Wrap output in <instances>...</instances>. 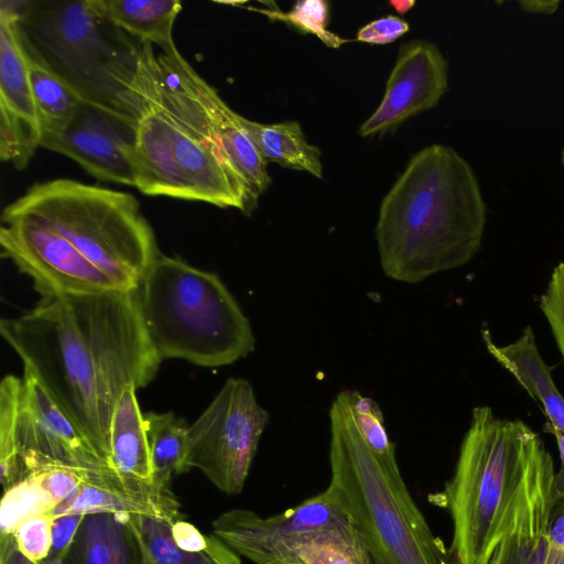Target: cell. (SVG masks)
<instances>
[{
    "mask_svg": "<svg viewBox=\"0 0 564 564\" xmlns=\"http://www.w3.org/2000/svg\"><path fill=\"white\" fill-rule=\"evenodd\" d=\"M19 12L22 35L84 102L134 127L140 43L108 19L102 0L19 2Z\"/></svg>",
    "mask_w": 564,
    "mask_h": 564,
    "instance_id": "5b68a950",
    "label": "cell"
},
{
    "mask_svg": "<svg viewBox=\"0 0 564 564\" xmlns=\"http://www.w3.org/2000/svg\"><path fill=\"white\" fill-rule=\"evenodd\" d=\"M0 564H39L26 558L18 549L13 534L0 535Z\"/></svg>",
    "mask_w": 564,
    "mask_h": 564,
    "instance_id": "8d00e7d4",
    "label": "cell"
},
{
    "mask_svg": "<svg viewBox=\"0 0 564 564\" xmlns=\"http://www.w3.org/2000/svg\"><path fill=\"white\" fill-rule=\"evenodd\" d=\"M242 124L265 163L274 162L323 177L321 151L306 141L297 121L260 123L242 117Z\"/></svg>",
    "mask_w": 564,
    "mask_h": 564,
    "instance_id": "cb8c5ba5",
    "label": "cell"
},
{
    "mask_svg": "<svg viewBox=\"0 0 564 564\" xmlns=\"http://www.w3.org/2000/svg\"><path fill=\"white\" fill-rule=\"evenodd\" d=\"M172 538L177 546L189 552H199L207 547L210 534H203L183 518L171 525Z\"/></svg>",
    "mask_w": 564,
    "mask_h": 564,
    "instance_id": "d590c367",
    "label": "cell"
},
{
    "mask_svg": "<svg viewBox=\"0 0 564 564\" xmlns=\"http://www.w3.org/2000/svg\"><path fill=\"white\" fill-rule=\"evenodd\" d=\"M482 339L489 354L506 368L524 390L543 408L549 422L545 431L564 433V398L552 379V368L542 359L530 326L512 344L498 346L488 329Z\"/></svg>",
    "mask_w": 564,
    "mask_h": 564,
    "instance_id": "d6986e66",
    "label": "cell"
},
{
    "mask_svg": "<svg viewBox=\"0 0 564 564\" xmlns=\"http://www.w3.org/2000/svg\"><path fill=\"white\" fill-rule=\"evenodd\" d=\"M56 507L57 502L54 498L34 476L29 475L3 490L0 506V535L13 534L23 521L41 514H52Z\"/></svg>",
    "mask_w": 564,
    "mask_h": 564,
    "instance_id": "83f0119b",
    "label": "cell"
},
{
    "mask_svg": "<svg viewBox=\"0 0 564 564\" xmlns=\"http://www.w3.org/2000/svg\"><path fill=\"white\" fill-rule=\"evenodd\" d=\"M489 564H499V552H498L497 549H496V551L494 553V556H492V558H491Z\"/></svg>",
    "mask_w": 564,
    "mask_h": 564,
    "instance_id": "ee69618b",
    "label": "cell"
},
{
    "mask_svg": "<svg viewBox=\"0 0 564 564\" xmlns=\"http://www.w3.org/2000/svg\"><path fill=\"white\" fill-rule=\"evenodd\" d=\"M345 393L354 424L369 447L381 455L395 451L378 403L358 391L345 390Z\"/></svg>",
    "mask_w": 564,
    "mask_h": 564,
    "instance_id": "f1b7e54d",
    "label": "cell"
},
{
    "mask_svg": "<svg viewBox=\"0 0 564 564\" xmlns=\"http://www.w3.org/2000/svg\"><path fill=\"white\" fill-rule=\"evenodd\" d=\"M18 440L28 476L47 465H63L88 473L99 486L124 489L108 462L26 369L22 377Z\"/></svg>",
    "mask_w": 564,
    "mask_h": 564,
    "instance_id": "7c38bea8",
    "label": "cell"
},
{
    "mask_svg": "<svg viewBox=\"0 0 564 564\" xmlns=\"http://www.w3.org/2000/svg\"><path fill=\"white\" fill-rule=\"evenodd\" d=\"M137 100L127 154L134 187L148 196L198 200L246 213L243 191L218 155L153 101Z\"/></svg>",
    "mask_w": 564,
    "mask_h": 564,
    "instance_id": "9c48e42d",
    "label": "cell"
},
{
    "mask_svg": "<svg viewBox=\"0 0 564 564\" xmlns=\"http://www.w3.org/2000/svg\"><path fill=\"white\" fill-rule=\"evenodd\" d=\"M448 88V65L438 47L424 40L404 43L389 75L384 95L360 126L361 137L383 133L435 107Z\"/></svg>",
    "mask_w": 564,
    "mask_h": 564,
    "instance_id": "9a60e30c",
    "label": "cell"
},
{
    "mask_svg": "<svg viewBox=\"0 0 564 564\" xmlns=\"http://www.w3.org/2000/svg\"><path fill=\"white\" fill-rule=\"evenodd\" d=\"M22 379L7 375L0 383V476L3 490L28 477L18 440Z\"/></svg>",
    "mask_w": 564,
    "mask_h": 564,
    "instance_id": "4316f807",
    "label": "cell"
},
{
    "mask_svg": "<svg viewBox=\"0 0 564 564\" xmlns=\"http://www.w3.org/2000/svg\"><path fill=\"white\" fill-rule=\"evenodd\" d=\"M554 464L540 440L528 465L506 532L497 547L499 564H546L556 505Z\"/></svg>",
    "mask_w": 564,
    "mask_h": 564,
    "instance_id": "2e32d148",
    "label": "cell"
},
{
    "mask_svg": "<svg viewBox=\"0 0 564 564\" xmlns=\"http://www.w3.org/2000/svg\"><path fill=\"white\" fill-rule=\"evenodd\" d=\"M332 486L372 564H459L434 534L399 468L395 451L378 454L356 429L345 391L329 410Z\"/></svg>",
    "mask_w": 564,
    "mask_h": 564,
    "instance_id": "7a4b0ae2",
    "label": "cell"
},
{
    "mask_svg": "<svg viewBox=\"0 0 564 564\" xmlns=\"http://www.w3.org/2000/svg\"><path fill=\"white\" fill-rule=\"evenodd\" d=\"M550 433L555 436L561 459V467L554 476V491L556 501H558L564 498V433L557 430H551Z\"/></svg>",
    "mask_w": 564,
    "mask_h": 564,
    "instance_id": "f35d334b",
    "label": "cell"
},
{
    "mask_svg": "<svg viewBox=\"0 0 564 564\" xmlns=\"http://www.w3.org/2000/svg\"><path fill=\"white\" fill-rule=\"evenodd\" d=\"M129 513L85 514L66 554L69 564H141Z\"/></svg>",
    "mask_w": 564,
    "mask_h": 564,
    "instance_id": "ffe728a7",
    "label": "cell"
},
{
    "mask_svg": "<svg viewBox=\"0 0 564 564\" xmlns=\"http://www.w3.org/2000/svg\"><path fill=\"white\" fill-rule=\"evenodd\" d=\"M83 518V514H64L54 518L52 527V550L48 556L67 554Z\"/></svg>",
    "mask_w": 564,
    "mask_h": 564,
    "instance_id": "e575fe53",
    "label": "cell"
},
{
    "mask_svg": "<svg viewBox=\"0 0 564 564\" xmlns=\"http://www.w3.org/2000/svg\"><path fill=\"white\" fill-rule=\"evenodd\" d=\"M546 564H564V549L550 546Z\"/></svg>",
    "mask_w": 564,
    "mask_h": 564,
    "instance_id": "60d3db41",
    "label": "cell"
},
{
    "mask_svg": "<svg viewBox=\"0 0 564 564\" xmlns=\"http://www.w3.org/2000/svg\"><path fill=\"white\" fill-rule=\"evenodd\" d=\"M390 4L399 12V13H405L408 12L415 2L410 0H402V1H390Z\"/></svg>",
    "mask_w": 564,
    "mask_h": 564,
    "instance_id": "b9f144b4",
    "label": "cell"
},
{
    "mask_svg": "<svg viewBox=\"0 0 564 564\" xmlns=\"http://www.w3.org/2000/svg\"><path fill=\"white\" fill-rule=\"evenodd\" d=\"M560 6L558 0H522L519 7L522 11L529 13L552 14Z\"/></svg>",
    "mask_w": 564,
    "mask_h": 564,
    "instance_id": "ab89813d",
    "label": "cell"
},
{
    "mask_svg": "<svg viewBox=\"0 0 564 564\" xmlns=\"http://www.w3.org/2000/svg\"><path fill=\"white\" fill-rule=\"evenodd\" d=\"M20 34L35 99L42 142L44 139L61 134L76 116L84 101L45 63L21 31Z\"/></svg>",
    "mask_w": 564,
    "mask_h": 564,
    "instance_id": "603a6c76",
    "label": "cell"
},
{
    "mask_svg": "<svg viewBox=\"0 0 564 564\" xmlns=\"http://www.w3.org/2000/svg\"><path fill=\"white\" fill-rule=\"evenodd\" d=\"M39 564H69L66 555L48 556Z\"/></svg>",
    "mask_w": 564,
    "mask_h": 564,
    "instance_id": "7bdbcfd3",
    "label": "cell"
},
{
    "mask_svg": "<svg viewBox=\"0 0 564 564\" xmlns=\"http://www.w3.org/2000/svg\"><path fill=\"white\" fill-rule=\"evenodd\" d=\"M19 2L0 6V159L18 170L41 147V128L19 28Z\"/></svg>",
    "mask_w": 564,
    "mask_h": 564,
    "instance_id": "5bb4252c",
    "label": "cell"
},
{
    "mask_svg": "<svg viewBox=\"0 0 564 564\" xmlns=\"http://www.w3.org/2000/svg\"><path fill=\"white\" fill-rule=\"evenodd\" d=\"M98 512L144 514L170 523L183 518L178 500L172 490L155 496H137L123 489L106 488L86 482L72 498L61 502L52 512L64 514Z\"/></svg>",
    "mask_w": 564,
    "mask_h": 564,
    "instance_id": "7402d4cb",
    "label": "cell"
},
{
    "mask_svg": "<svg viewBox=\"0 0 564 564\" xmlns=\"http://www.w3.org/2000/svg\"><path fill=\"white\" fill-rule=\"evenodd\" d=\"M53 522L52 514H41L23 521L14 531L19 551L30 561L41 563L48 557Z\"/></svg>",
    "mask_w": 564,
    "mask_h": 564,
    "instance_id": "4dcf8cb0",
    "label": "cell"
},
{
    "mask_svg": "<svg viewBox=\"0 0 564 564\" xmlns=\"http://www.w3.org/2000/svg\"><path fill=\"white\" fill-rule=\"evenodd\" d=\"M0 334L24 369L108 462L95 369L66 300L42 297L31 311L2 318Z\"/></svg>",
    "mask_w": 564,
    "mask_h": 564,
    "instance_id": "ba28073f",
    "label": "cell"
},
{
    "mask_svg": "<svg viewBox=\"0 0 564 564\" xmlns=\"http://www.w3.org/2000/svg\"><path fill=\"white\" fill-rule=\"evenodd\" d=\"M486 214L469 163L451 147L423 148L379 208L375 232L383 272L417 283L466 264L481 246Z\"/></svg>",
    "mask_w": 564,
    "mask_h": 564,
    "instance_id": "6da1fadb",
    "label": "cell"
},
{
    "mask_svg": "<svg viewBox=\"0 0 564 564\" xmlns=\"http://www.w3.org/2000/svg\"><path fill=\"white\" fill-rule=\"evenodd\" d=\"M268 422L251 383L229 378L188 425L183 473L198 469L224 494H240Z\"/></svg>",
    "mask_w": 564,
    "mask_h": 564,
    "instance_id": "8fae6325",
    "label": "cell"
},
{
    "mask_svg": "<svg viewBox=\"0 0 564 564\" xmlns=\"http://www.w3.org/2000/svg\"><path fill=\"white\" fill-rule=\"evenodd\" d=\"M541 438L524 422L476 406L441 502L453 523L451 550L459 564H489L498 547L529 462Z\"/></svg>",
    "mask_w": 564,
    "mask_h": 564,
    "instance_id": "3957f363",
    "label": "cell"
},
{
    "mask_svg": "<svg viewBox=\"0 0 564 564\" xmlns=\"http://www.w3.org/2000/svg\"><path fill=\"white\" fill-rule=\"evenodd\" d=\"M540 308L564 359V262L554 268L546 291L540 297Z\"/></svg>",
    "mask_w": 564,
    "mask_h": 564,
    "instance_id": "d6a6232c",
    "label": "cell"
},
{
    "mask_svg": "<svg viewBox=\"0 0 564 564\" xmlns=\"http://www.w3.org/2000/svg\"><path fill=\"white\" fill-rule=\"evenodd\" d=\"M562 164H563V169H564V148L562 150Z\"/></svg>",
    "mask_w": 564,
    "mask_h": 564,
    "instance_id": "f6af8a7d",
    "label": "cell"
},
{
    "mask_svg": "<svg viewBox=\"0 0 564 564\" xmlns=\"http://www.w3.org/2000/svg\"><path fill=\"white\" fill-rule=\"evenodd\" d=\"M213 534L253 564H372L350 514L332 486L281 513L236 508Z\"/></svg>",
    "mask_w": 564,
    "mask_h": 564,
    "instance_id": "52a82bcc",
    "label": "cell"
},
{
    "mask_svg": "<svg viewBox=\"0 0 564 564\" xmlns=\"http://www.w3.org/2000/svg\"><path fill=\"white\" fill-rule=\"evenodd\" d=\"M410 29L409 23L395 15H387L364 25L357 40L368 44L384 45L394 42Z\"/></svg>",
    "mask_w": 564,
    "mask_h": 564,
    "instance_id": "836d02e7",
    "label": "cell"
},
{
    "mask_svg": "<svg viewBox=\"0 0 564 564\" xmlns=\"http://www.w3.org/2000/svg\"><path fill=\"white\" fill-rule=\"evenodd\" d=\"M133 292L161 360L217 368L254 350L249 318L214 272L160 253Z\"/></svg>",
    "mask_w": 564,
    "mask_h": 564,
    "instance_id": "277c9868",
    "label": "cell"
},
{
    "mask_svg": "<svg viewBox=\"0 0 564 564\" xmlns=\"http://www.w3.org/2000/svg\"><path fill=\"white\" fill-rule=\"evenodd\" d=\"M129 524L139 546L141 564H241V557L213 533L205 550L189 552L176 545L172 523L167 521L130 514Z\"/></svg>",
    "mask_w": 564,
    "mask_h": 564,
    "instance_id": "44dd1931",
    "label": "cell"
},
{
    "mask_svg": "<svg viewBox=\"0 0 564 564\" xmlns=\"http://www.w3.org/2000/svg\"><path fill=\"white\" fill-rule=\"evenodd\" d=\"M108 19L120 30L158 45L161 51L176 46L173 25L182 10L177 0H102Z\"/></svg>",
    "mask_w": 564,
    "mask_h": 564,
    "instance_id": "d4e9b609",
    "label": "cell"
},
{
    "mask_svg": "<svg viewBox=\"0 0 564 564\" xmlns=\"http://www.w3.org/2000/svg\"><path fill=\"white\" fill-rule=\"evenodd\" d=\"M108 463L132 495L155 496L171 490L154 485L144 415L131 386L121 393L110 419Z\"/></svg>",
    "mask_w": 564,
    "mask_h": 564,
    "instance_id": "ac0fdd59",
    "label": "cell"
},
{
    "mask_svg": "<svg viewBox=\"0 0 564 564\" xmlns=\"http://www.w3.org/2000/svg\"><path fill=\"white\" fill-rule=\"evenodd\" d=\"M63 297L95 369L100 422L109 443V423L121 393L129 386L135 390L148 386L162 360L147 334L133 291Z\"/></svg>",
    "mask_w": 564,
    "mask_h": 564,
    "instance_id": "30bf717a",
    "label": "cell"
},
{
    "mask_svg": "<svg viewBox=\"0 0 564 564\" xmlns=\"http://www.w3.org/2000/svg\"><path fill=\"white\" fill-rule=\"evenodd\" d=\"M30 475L37 479L57 506L75 496L86 482L97 485L96 479L88 473L63 465H47Z\"/></svg>",
    "mask_w": 564,
    "mask_h": 564,
    "instance_id": "1f68e13d",
    "label": "cell"
},
{
    "mask_svg": "<svg viewBox=\"0 0 564 564\" xmlns=\"http://www.w3.org/2000/svg\"><path fill=\"white\" fill-rule=\"evenodd\" d=\"M2 256L33 281L42 297L119 290L56 231L28 219L1 220Z\"/></svg>",
    "mask_w": 564,
    "mask_h": 564,
    "instance_id": "4fadbf2b",
    "label": "cell"
},
{
    "mask_svg": "<svg viewBox=\"0 0 564 564\" xmlns=\"http://www.w3.org/2000/svg\"><path fill=\"white\" fill-rule=\"evenodd\" d=\"M132 139L133 127L84 102L67 128L42 140L41 148L69 158L100 181L134 187L127 154Z\"/></svg>",
    "mask_w": 564,
    "mask_h": 564,
    "instance_id": "e0dca14e",
    "label": "cell"
},
{
    "mask_svg": "<svg viewBox=\"0 0 564 564\" xmlns=\"http://www.w3.org/2000/svg\"><path fill=\"white\" fill-rule=\"evenodd\" d=\"M263 13L271 19L288 22L302 32L316 35L327 46L338 47L346 42L326 29L329 22V6L326 1L301 0L286 13L276 10H264Z\"/></svg>",
    "mask_w": 564,
    "mask_h": 564,
    "instance_id": "f546056e",
    "label": "cell"
},
{
    "mask_svg": "<svg viewBox=\"0 0 564 564\" xmlns=\"http://www.w3.org/2000/svg\"><path fill=\"white\" fill-rule=\"evenodd\" d=\"M11 219L56 231L123 291H133L160 254L133 195L75 180L33 184L4 207L1 220Z\"/></svg>",
    "mask_w": 564,
    "mask_h": 564,
    "instance_id": "8992f818",
    "label": "cell"
},
{
    "mask_svg": "<svg viewBox=\"0 0 564 564\" xmlns=\"http://www.w3.org/2000/svg\"><path fill=\"white\" fill-rule=\"evenodd\" d=\"M144 423L154 485L167 490L173 475L183 473L188 425L173 412H149L144 414Z\"/></svg>",
    "mask_w": 564,
    "mask_h": 564,
    "instance_id": "484cf974",
    "label": "cell"
},
{
    "mask_svg": "<svg viewBox=\"0 0 564 564\" xmlns=\"http://www.w3.org/2000/svg\"><path fill=\"white\" fill-rule=\"evenodd\" d=\"M551 546L564 549V498L556 501L550 531Z\"/></svg>",
    "mask_w": 564,
    "mask_h": 564,
    "instance_id": "74e56055",
    "label": "cell"
}]
</instances>
